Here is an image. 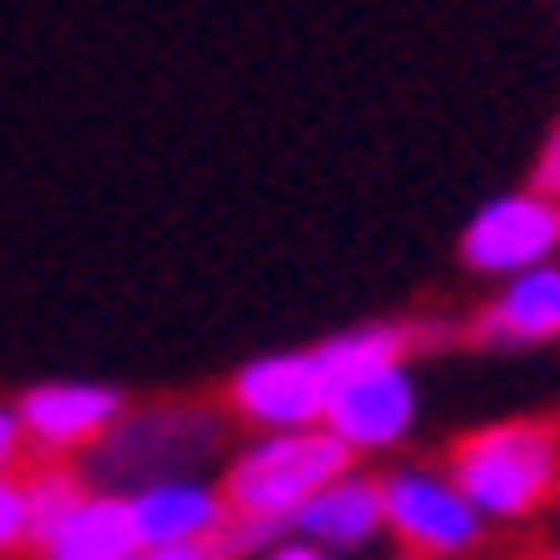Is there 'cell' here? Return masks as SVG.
<instances>
[{"instance_id": "1", "label": "cell", "mask_w": 560, "mask_h": 560, "mask_svg": "<svg viewBox=\"0 0 560 560\" xmlns=\"http://www.w3.org/2000/svg\"><path fill=\"white\" fill-rule=\"evenodd\" d=\"M233 452V417L219 397H158V404H130L117 417V431L82 465L90 479L109 492H137L151 479H191V471L226 465Z\"/></svg>"}, {"instance_id": "2", "label": "cell", "mask_w": 560, "mask_h": 560, "mask_svg": "<svg viewBox=\"0 0 560 560\" xmlns=\"http://www.w3.org/2000/svg\"><path fill=\"white\" fill-rule=\"evenodd\" d=\"M452 479L486 526H526L560 499V417H492L452 438Z\"/></svg>"}, {"instance_id": "3", "label": "cell", "mask_w": 560, "mask_h": 560, "mask_svg": "<svg viewBox=\"0 0 560 560\" xmlns=\"http://www.w3.org/2000/svg\"><path fill=\"white\" fill-rule=\"evenodd\" d=\"M355 458L349 444L335 438L328 424H307V431H246L226 465H219V492H226L233 520H267L288 534L294 513L315 499L328 479H342Z\"/></svg>"}, {"instance_id": "4", "label": "cell", "mask_w": 560, "mask_h": 560, "mask_svg": "<svg viewBox=\"0 0 560 560\" xmlns=\"http://www.w3.org/2000/svg\"><path fill=\"white\" fill-rule=\"evenodd\" d=\"M383 479V534L397 553L417 560H479L486 547V513L465 499V486L452 479V465H424V458H397L376 471Z\"/></svg>"}, {"instance_id": "5", "label": "cell", "mask_w": 560, "mask_h": 560, "mask_svg": "<svg viewBox=\"0 0 560 560\" xmlns=\"http://www.w3.org/2000/svg\"><path fill=\"white\" fill-rule=\"evenodd\" d=\"M322 424L349 444L355 465L370 458H404L417 424H424V383L417 362H383V370H355L328 389V417Z\"/></svg>"}, {"instance_id": "6", "label": "cell", "mask_w": 560, "mask_h": 560, "mask_svg": "<svg viewBox=\"0 0 560 560\" xmlns=\"http://www.w3.org/2000/svg\"><path fill=\"white\" fill-rule=\"evenodd\" d=\"M328 389H335V376L322 370L315 342H307V349L246 355L240 370L219 383V404H226L233 431H307V424L328 417Z\"/></svg>"}, {"instance_id": "7", "label": "cell", "mask_w": 560, "mask_h": 560, "mask_svg": "<svg viewBox=\"0 0 560 560\" xmlns=\"http://www.w3.org/2000/svg\"><path fill=\"white\" fill-rule=\"evenodd\" d=\"M547 260H560V199H547L534 185L486 199L458 233V267L479 280H513Z\"/></svg>"}, {"instance_id": "8", "label": "cell", "mask_w": 560, "mask_h": 560, "mask_svg": "<svg viewBox=\"0 0 560 560\" xmlns=\"http://www.w3.org/2000/svg\"><path fill=\"white\" fill-rule=\"evenodd\" d=\"M124 410H130L124 389L117 383H90V376H48V383H27L14 397L27 452L35 458H75V465L117 431Z\"/></svg>"}, {"instance_id": "9", "label": "cell", "mask_w": 560, "mask_h": 560, "mask_svg": "<svg viewBox=\"0 0 560 560\" xmlns=\"http://www.w3.org/2000/svg\"><path fill=\"white\" fill-rule=\"evenodd\" d=\"M458 335L471 349H499V355L553 349L560 342V260L526 267L513 280H492V294L465 315Z\"/></svg>"}, {"instance_id": "10", "label": "cell", "mask_w": 560, "mask_h": 560, "mask_svg": "<svg viewBox=\"0 0 560 560\" xmlns=\"http://www.w3.org/2000/svg\"><path fill=\"white\" fill-rule=\"evenodd\" d=\"M130 520L144 547H219L226 534V492H219L212 471H191V479H151L130 492Z\"/></svg>"}, {"instance_id": "11", "label": "cell", "mask_w": 560, "mask_h": 560, "mask_svg": "<svg viewBox=\"0 0 560 560\" xmlns=\"http://www.w3.org/2000/svg\"><path fill=\"white\" fill-rule=\"evenodd\" d=\"M288 534L328 547L335 560H362V553H376V547L389 540V534H383V479H376L370 465H349L342 479H328V486L294 513Z\"/></svg>"}, {"instance_id": "12", "label": "cell", "mask_w": 560, "mask_h": 560, "mask_svg": "<svg viewBox=\"0 0 560 560\" xmlns=\"http://www.w3.org/2000/svg\"><path fill=\"white\" fill-rule=\"evenodd\" d=\"M137 547V520H130V492H109V486H90L62 520H48L27 560H130Z\"/></svg>"}, {"instance_id": "13", "label": "cell", "mask_w": 560, "mask_h": 560, "mask_svg": "<svg viewBox=\"0 0 560 560\" xmlns=\"http://www.w3.org/2000/svg\"><path fill=\"white\" fill-rule=\"evenodd\" d=\"M431 335L438 328H424V322H349V328L322 335L315 355H322V370L342 383L355 370H383V362H417V349H424Z\"/></svg>"}, {"instance_id": "14", "label": "cell", "mask_w": 560, "mask_h": 560, "mask_svg": "<svg viewBox=\"0 0 560 560\" xmlns=\"http://www.w3.org/2000/svg\"><path fill=\"white\" fill-rule=\"evenodd\" d=\"M90 486H96L90 465H75V458H27L21 465V492H27V513H35V534L48 520H62Z\"/></svg>"}, {"instance_id": "15", "label": "cell", "mask_w": 560, "mask_h": 560, "mask_svg": "<svg viewBox=\"0 0 560 560\" xmlns=\"http://www.w3.org/2000/svg\"><path fill=\"white\" fill-rule=\"evenodd\" d=\"M35 547V513H27V492H21V471L0 479V560H27Z\"/></svg>"}, {"instance_id": "16", "label": "cell", "mask_w": 560, "mask_h": 560, "mask_svg": "<svg viewBox=\"0 0 560 560\" xmlns=\"http://www.w3.org/2000/svg\"><path fill=\"white\" fill-rule=\"evenodd\" d=\"M526 185L547 191V199H560V117H553V130L540 137V151H534V172H526Z\"/></svg>"}, {"instance_id": "17", "label": "cell", "mask_w": 560, "mask_h": 560, "mask_svg": "<svg viewBox=\"0 0 560 560\" xmlns=\"http://www.w3.org/2000/svg\"><path fill=\"white\" fill-rule=\"evenodd\" d=\"M27 458V431H21V417H14V404H0V479H8V471H21Z\"/></svg>"}, {"instance_id": "18", "label": "cell", "mask_w": 560, "mask_h": 560, "mask_svg": "<svg viewBox=\"0 0 560 560\" xmlns=\"http://www.w3.org/2000/svg\"><path fill=\"white\" fill-rule=\"evenodd\" d=\"M254 560H335L328 547H315V540H301V534H280L273 547H260Z\"/></svg>"}, {"instance_id": "19", "label": "cell", "mask_w": 560, "mask_h": 560, "mask_svg": "<svg viewBox=\"0 0 560 560\" xmlns=\"http://www.w3.org/2000/svg\"><path fill=\"white\" fill-rule=\"evenodd\" d=\"M130 560H219V547H137Z\"/></svg>"}, {"instance_id": "20", "label": "cell", "mask_w": 560, "mask_h": 560, "mask_svg": "<svg viewBox=\"0 0 560 560\" xmlns=\"http://www.w3.org/2000/svg\"><path fill=\"white\" fill-rule=\"evenodd\" d=\"M376 560H417V553H397V547H389V553H376Z\"/></svg>"}, {"instance_id": "21", "label": "cell", "mask_w": 560, "mask_h": 560, "mask_svg": "<svg viewBox=\"0 0 560 560\" xmlns=\"http://www.w3.org/2000/svg\"><path fill=\"white\" fill-rule=\"evenodd\" d=\"M534 560H560V547H540V553H534Z\"/></svg>"}]
</instances>
